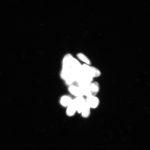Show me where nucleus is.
I'll return each mask as SVG.
<instances>
[{
    "label": "nucleus",
    "instance_id": "obj_8",
    "mask_svg": "<svg viewBox=\"0 0 150 150\" xmlns=\"http://www.w3.org/2000/svg\"><path fill=\"white\" fill-rule=\"evenodd\" d=\"M76 111H77V109L76 107L71 103L67 108L66 111L67 115L69 117H72L74 115Z\"/></svg>",
    "mask_w": 150,
    "mask_h": 150
},
{
    "label": "nucleus",
    "instance_id": "obj_2",
    "mask_svg": "<svg viewBox=\"0 0 150 150\" xmlns=\"http://www.w3.org/2000/svg\"><path fill=\"white\" fill-rule=\"evenodd\" d=\"M86 103V100L83 97H79L73 100L72 103L76 107L78 113H81L82 108Z\"/></svg>",
    "mask_w": 150,
    "mask_h": 150
},
{
    "label": "nucleus",
    "instance_id": "obj_7",
    "mask_svg": "<svg viewBox=\"0 0 150 150\" xmlns=\"http://www.w3.org/2000/svg\"><path fill=\"white\" fill-rule=\"evenodd\" d=\"M72 100L70 97L64 96L62 97L60 103L62 105L64 106H68L72 103Z\"/></svg>",
    "mask_w": 150,
    "mask_h": 150
},
{
    "label": "nucleus",
    "instance_id": "obj_3",
    "mask_svg": "<svg viewBox=\"0 0 150 150\" xmlns=\"http://www.w3.org/2000/svg\"><path fill=\"white\" fill-rule=\"evenodd\" d=\"M86 101L90 107L92 108H96L98 107L100 103L98 98L93 96L87 97Z\"/></svg>",
    "mask_w": 150,
    "mask_h": 150
},
{
    "label": "nucleus",
    "instance_id": "obj_6",
    "mask_svg": "<svg viewBox=\"0 0 150 150\" xmlns=\"http://www.w3.org/2000/svg\"><path fill=\"white\" fill-rule=\"evenodd\" d=\"M81 115L83 118H87L91 114V108L86 102L84 104L82 110Z\"/></svg>",
    "mask_w": 150,
    "mask_h": 150
},
{
    "label": "nucleus",
    "instance_id": "obj_1",
    "mask_svg": "<svg viewBox=\"0 0 150 150\" xmlns=\"http://www.w3.org/2000/svg\"><path fill=\"white\" fill-rule=\"evenodd\" d=\"M81 72L93 78L98 77L100 76L101 74L100 71L96 67L90 66L86 64L82 65Z\"/></svg>",
    "mask_w": 150,
    "mask_h": 150
},
{
    "label": "nucleus",
    "instance_id": "obj_5",
    "mask_svg": "<svg viewBox=\"0 0 150 150\" xmlns=\"http://www.w3.org/2000/svg\"><path fill=\"white\" fill-rule=\"evenodd\" d=\"M70 92L77 97H82L83 94L80 88L76 86L71 85L69 88Z\"/></svg>",
    "mask_w": 150,
    "mask_h": 150
},
{
    "label": "nucleus",
    "instance_id": "obj_4",
    "mask_svg": "<svg viewBox=\"0 0 150 150\" xmlns=\"http://www.w3.org/2000/svg\"><path fill=\"white\" fill-rule=\"evenodd\" d=\"M89 89L91 92V96H96L100 90V86L98 82H95L91 83L90 84Z\"/></svg>",
    "mask_w": 150,
    "mask_h": 150
},
{
    "label": "nucleus",
    "instance_id": "obj_9",
    "mask_svg": "<svg viewBox=\"0 0 150 150\" xmlns=\"http://www.w3.org/2000/svg\"><path fill=\"white\" fill-rule=\"evenodd\" d=\"M77 57L82 62L86 63V64L90 65L91 64V61L87 56L82 53H79L77 55Z\"/></svg>",
    "mask_w": 150,
    "mask_h": 150
}]
</instances>
